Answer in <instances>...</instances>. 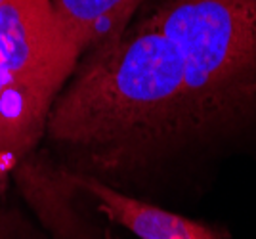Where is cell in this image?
Wrapping results in <instances>:
<instances>
[{
  "label": "cell",
  "mask_w": 256,
  "mask_h": 239,
  "mask_svg": "<svg viewBox=\"0 0 256 239\" xmlns=\"http://www.w3.org/2000/svg\"><path fill=\"white\" fill-rule=\"evenodd\" d=\"M150 20L184 60L192 134L256 115V0H160Z\"/></svg>",
  "instance_id": "7a4b0ae2"
},
{
  "label": "cell",
  "mask_w": 256,
  "mask_h": 239,
  "mask_svg": "<svg viewBox=\"0 0 256 239\" xmlns=\"http://www.w3.org/2000/svg\"><path fill=\"white\" fill-rule=\"evenodd\" d=\"M67 184L84 190L100 203L102 212L140 239H222L218 232L160 206L120 194L94 176L62 170Z\"/></svg>",
  "instance_id": "277c9868"
},
{
  "label": "cell",
  "mask_w": 256,
  "mask_h": 239,
  "mask_svg": "<svg viewBox=\"0 0 256 239\" xmlns=\"http://www.w3.org/2000/svg\"><path fill=\"white\" fill-rule=\"evenodd\" d=\"M80 52L52 10V0H0V170L25 157Z\"/></svg>",
  "instance_id": "3957f363"
},
{
  "label": "cell",
  "mask_w": 256,
  "mask_h": 239,
  "mask_svg": "<svg viewBox=\"0 0 256 239\" xmlns=\"http://www.w3.org/2000/svg\"><path fill=\"white\" fill-rule=\"evenodd\" d=\"M46 132L106 170L192 136L178 48L150 16L94 48L56 98Z\"/></svg>",
  "instance_id": "6da1fadb"
},
{
  "label": "cell",
  "mask_w": 256,
  "mask_h": 239,
  "mask_svg": "<svg viewBox=\"0 0 256 239\" xmlns=\"http://www.w3.org/2000/svg\"><path fill=\"white\" fill-rule=\"evenodd\" d=\"M144 0H52V10L65 36L82 54L126 31Z\"/></svg>",
  "instance_id": "5b68a950"
}]
</instances>
